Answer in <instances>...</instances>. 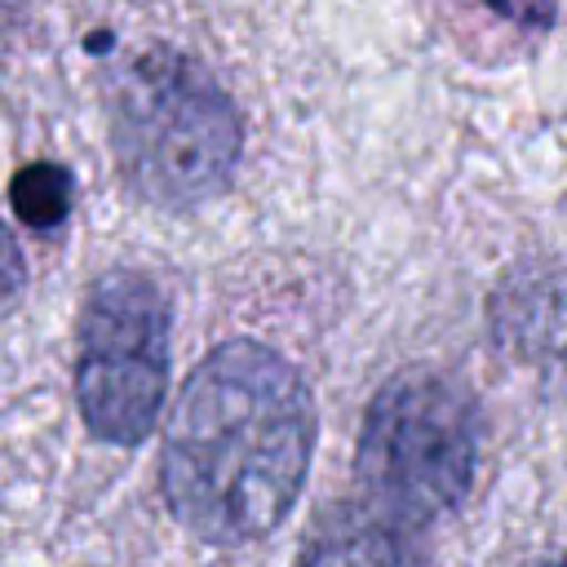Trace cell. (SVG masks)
<instances>
[{"label": "cell", "instance_id": "1", "mask_svg": "<svg viewBox=\"0 0 567 567\" xmlns=\"http://www.w3.org/2000/svg\"><path fill=\"white\" fill-rule=\"evenodd\" d=\"M315 443L301 372L257 346H217L182 385L159 456L168 509L213 545L266 536L297 501Z\"/></svg>", "mask_w": 567, "mask_h": 567}, {"label": "cell", "instance_id": "2", "mask_svg": "<svg viewBox=\"0 0 567 567\" xmlns=\"http://www.w3.org/2000/svg\"><path fill=\"white\" fill-rule=\"evenodd\" d=\"M111 146L133 195L190 208L213 199L239 159V120L221 84L177 49L133 53L111 80Z\"/></svg>", "mask_w": 567, "mask_h": 567}, {"label": "cell", "instance_id": "3", "mask_svg": "<svg viewBox=\"0 0 567 567\" xmlns=\"http://www.w3.org/2000/svg\"><path fill=\"white\" fill-rule=\"evenodd\" d=\"M478 461V416L465 385L443 372H399L368 403L354 478L359 501L430 527L470 492Z\"/></svg>", "mask_w": 567, "mask_h": 567}, {"label": "cell", "instance_id": "4", "mask_svg": "<svg viewBox=\"0 0 567 567\" xmlns=\"http://www.w3.org/2000/svg\"><path fill=\"white\" fill-rule=\"evenodd\" d=\"M168 381V301L142 270H111L80 315L75 403L106 443H142L155 430Z\"/></svg>", "mask_w": 567, "mask_h": 567}, {"label": "cell", "instance_id": "5", "mask_svg": "<svg viewBox=\"0 0 567 567\" xmlns=\"http://www.w3.org/2000/svg\"><path fill=\"white\" fill-rule=\"evenodd\" d=\"M301 567H430V536L354 496L319 518Z\"/></svg>", "mask_w": 567, "mask_h": 567}, {"label": "cell", "instance_id": "6", "mask_svg": "<svg viewBox=\"0 0 567 567\" xmlns=\"http://www.w3.org/2000/svg\"><path fill=\"white\" fill-rule=\"evenodd\" d=\"M13 213L31 230H53L71 208V173L58 164H27L13 177Z\"/></svg>", "mask_w": 567, "mask_h": 567}, {"label": "cell", "instance_id": "7", "mask_svg": "<svg viewBox=\"0 0 567 567\" xmlns=\"http://www.w3.org/2000/svg\"><path fill=\"white\" fill-rule=\"evenodd\" d=\"M18 288H22V257L0 226V306H9L18 297Z\"/></svg>", "mask_w": 567, "mask_h": 567}, {"label": "cell", "instance_id": "8", "mask_svg": "<svg viewBox=\"0 0 567 567\" xmlns=\"http://www.w3.org/2000/svg\"><path fill=\"white\" fill-rule=\"evenodd\" d=\"M523 567H567V558H536V563H523Z\"/></svg>", "mask_w": 567, "mask_h": 567}]
</instances>
